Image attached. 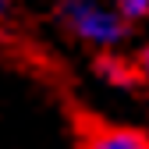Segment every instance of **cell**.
Instances as JSON below:
<instances>
[{"mask_svg": "<svg viewBox=\"0 0 149 149\" xmlns=\"http://www.w3.org/2000/svg\"><path fill=\"white\" fill-rule=\"evenodd\" d=\"M68 124L74 135V149H149V135L142 128L128 124H110L96 110H89L74 100H64Z\"/></svg>", "mask_w": 149, "mask_h": 149, "instance_id": "6da1fadb", "label": "cell"}, {"mask_svg": "<svg viewBox=\"0 0 149 149\" xmlns=\"http://www.w3.org/2000/svg\"><path fill=\"white\" fill-rule=\"evenodd\" d=\"M71 22L74 29H78L82 36H100V39H114V36H121V25L114 22L110 14L96 11V7H89V4H78L71 11Z\"/></svg>", "mask_w": 149, "mask_h": 149, "instance_id": "7a4b0ae2", "label": "cell"}, {"mask_svg": "<svg viewBox=\"0 0 149 149\" xmlns=\"http://www.w3.org/2000/svg\"><path fill=\"white\" fill-rule=\"evenodd\" d=\"M121 11H124L128 18H142V14L149 11V0H121Z\"/></svg>", "mask_w": 149, "mask_h": 149, "instance_id": "3957f363", "label": "cell"}, {"mask_svg": "<svg viewBox=\"0 0 149 149\" xmlns=\"http://www.w3.org/2000/svg\"><path fill=\"white\" fill-rule=\"evenodd\" d=\"M135 64H139V74H142V78H149V50L142 53V57H139Z\"/></svg>", "mask_w": 149, "mask_h": 149, "instance_id": "277c9868", "label": "cell"}, {"mask_svg": "<svg viewBox=\"0 0 149 149\" xmlns=\"http://www.w3.org/2000/svg\"><path fill=\"white\" fill-rule=\"evenodd\" d=\"M4 43H7V36H4V32H0V46H4Z\"/></svg>", "mask_w": 149, "mask_h": 149, "instance_id": "5b68a950", "label": "cell"}, {"mask_svg": "<svg viewBox=\"0 0 149 149\" xmlns=\"http://www.w3.org/2000/svg\"><path fill=\"white\" fill-rule=\"evenodd\" d=\"M0 7H4V0H0Z\"/></svg>", "mask_w": 149, "mask_h": 149, "instance_id": "8992f818", "label": "cell"}]
</instances>
